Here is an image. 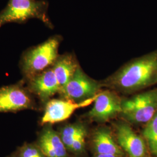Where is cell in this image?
<instances>
[{"label": "cell", "mask_w": 157, "mask_h": 157, "mask_svg": "<svg viewBox=\"0 0 157 157\" xmlns=\"http://www.w3.org/2000/svg\"><path fill=\"white\" fill-rule=\"evenodd\" d=\"M60 42L61 37L55 36L25 51L20 62L23 75L29 80L52 66L59 56Z\"/></svg>", "instance_id": "1"}, {"label": "cell", "mask_w": 157, "mask_h": 157, "mask_svg": "<svg viewBox=\"0 0 157 157\" xmlns=\"http://www.w3.org/2000/svg\"><path fill=\"white\" fill-rule=\"evenodd\" d=\"M48 6V2L44 0H9L0 11V29L7 23H25L32 19H39L52 28Z\"/></svg>", "instance_id": "2"}, {"label": "cell", "mask_w": 157, "mask_h": 157, "mask_svg": "<svg viewBox=\"0 0 157 157\" xmlns=\"http://www.w3.org/2000/svg\"><path fill=\"white\" fill-rule=\"evenodd\" d=\"M157 74V54L153 53L132 62L118 73L115 81L126 90L137 89L150 84Z\"/></svg>", "instance_id": "3"}, {"label": "cell", "mask_w": 157, "mask_h": 157, "mask_svg": "<svg viewBox=\"0 0 157 157\" xmlns=\"http://www.w3.org/2000/svg\"><path fill=\"white\" fill-rule=\"evenodd\" d=\"M157 112V90L136 95L122 103L121 113L135 124L147 123Z\"/></svg>", "instance_id": "4"}, {"label": "cell", "mask_w": 157, "mask_h": 157, "mask_svg": "<svg viewBox=\"0 0 157 157\" xmlns=\"http://www.w3.org/2000/svg\"><path fill=\"white\" fill-rule=\"evenodd\" d=\"M35 102L28 90L15 84L0 88V113L35 109Z\"/></svg>", "instance_id": "5"}, {"label": "cell", "mask_w": 157, "mask_h": 157, "mask_svg": "<svg viewBox=\"0 0 157 157\" xmlns=\"http://www.w3.org/2000/svg\"><path fill=\"white\" fill-rule=\"evenodd\" d=\"M99 94V93H98ZM98 94L81 102L54 99L50 100L45 106L41 124H53L65 121L70 118L76 110L89 106L94 102Z\"/></svg>", "instance_id": "6"}, {"label": "cell", "mask_w": 157, "mask_h": 157, "mask_svg": "<svg viewBox=\"0 0 157 157\" xmlns=\"http://www.w3.org/2000/svg\"><path fill=\"white\" fill-rule=\"evenodd\" d=\"M98 88L97 84L78 67L72 78L59 93L67 100L78 102L96 95Z\"/></svg>", "instance_id": "7"}, {"label": "cell", "mask_w": 157, "mask_h": 157, "mask_svg": "<svg viewBox=\"0 0 157 157\" xmlns=\"http://www.w3.org/2000/svg\"><path fill=\"white\" fill-rule=\"evenodd\" d=\"M28 80L30 90L43 101H46L60 91L59 84L52 67Z\"/></svg>", "instance_id": "8"}, {"label": "cell", "mask_w": 157, "mask_h": 157, "mask_svg": "<svg viewBox=\"0 0 157 157\" xmlns=\"http://www.w3.org/2000/svg\"><path fill=\"white\" fill-rule=\"evenodd\" d=\"M117 136L119 146L129 157H146L147 150L143 139L135 133L126 124L117 126Z\"/></svg>", "instance_id": "9"}, {"label": "cell", "mask_w": 157, "mask_h": 157, "mask_svg": "<svg viewBox=\"0 0 157 157\" xmlns=\"http://www.w3.org/2000/svg\"><path fill=\"white\" fill-rule=\"evenodd\" d=\"M122 112V103L115 95L109 91L99 93L90 111V118L97 121H107Z\"/></svg>", "instance_id": "10"}, {"label": "cell", "mask_w": 157, "mask_h": 157, "mask_svg": "<svg viewBox=\"0 0 157 157\" xmlns=\"http://www.w3.org/2000/svg\"><path fill=\"white\" fill-rule=\"evenodd\" d=\"M36 144L45 157H68L60 135L50 128H45L41 132Z\"/></svg>", "instance_id": "11"}, {"label": "cell", "mask_w": 157, "mask_h": 157, "mask_svg": "<svg viewBox=\"0 0 157 157\" xmlns=\"http://www.w3.org/2000/svg\"><path fill=\"white\" fill-rule=\"evenodd\" d=\"M78 67L71 55L58 56L52 68L60 86V90L72 78Z\"/></svg>", "instance_id": "12"}, {"label": "cell", "mask_w": 157, "mask_h": 157, "mask_svg": "<svg viewBox=\"0 0 157 157\" xmlns=\"http://www.w3.org/2000/svg\"><path fill=\"white\" fill-rule=\"evenodd\" d=\"M95 151L98 154L112 155L122 157L124 152L115 142L111 133L107 129L97 130L93 139Z\"/></svg>", "instance_id": "13"}, {"label": "cell", "mask_w": 157, "mask_h": 157, "mask_svg": "<svg viewBox=\"0 0 157 157\" xmlns=\"http://www.w3.org/2000/svg\"><path fill=\"white\" fill-rule=\"evenodd\" d=\"M143 135L152 155L157 157V112L147 123Z\"/></svg>", "instance_id": "14"}, {"label": "cell", "mask_w": 157, "mask_h": 157, "mask_svg": "<svg viewBox=\"0 0 157 157\" xmlns=\"http://www.w3.org/2000/svg\"><path fill=\"white\" fill-rule=\"evenodd\" d=\"M83 128L82 125L73 124L67 125L62 129L59 135L67 151L70 150L76 136Z\"/></svg>", "instance_id": "15"}, {"label": "cell", "mask_w": 157, "mask_h": 157, "mask_svg": "<svg viewBox=\"0 0 157 157\" xmlns=\"http://www.w3.org/2000/svg\"><path fill=\"white\" fill-rule=\"evenodd\" d=\"M17 151L21 157H45L36 143H25Z\"/></svg>", "instance_id": "16"}, {"label": "cell", "mask_w": 157, "mask_h": 157, "mask_svg": "<svg viewBox=\"0 0 157 157\" xmlns=\"http://www.w3.org/2000/svg\"><path fill=\"white\" fill-rule=\"evenodd\" d=\"M86 135V131L84 128L82 129L72 143L71 147L69 151L74 153H80L83 151L85 145V137Z\"/></svg>", "instance_id": "17"}, {"label": "cell", "mask_w": 157, "mask_h": 157, "mask_svg": "<svg viewBox=\"0 0 157 157\" xmlns=\"http://www.w3.org/2000/svg\"><path fill=\"white\" fill-rule=\"evenodd\" d=\"M118 157L115 156V155H107V154H98L96 155L95 157Z\"/></svg>", "instance_id": "18"}, {"label": "cell", "mask_w": 157, "mask_h": 157, "mask_svg": "<svg viewBox=\"0 0 157 157\" xmlns=\"http://www.w3.org/2000/svg\"><path fill=\"white\" fill-rule=\"evenodd\" d=\"M7 157H21L19 155V154H17V151L15 152H14L13 153H12V154L11 155H8Z\"/></svg>", "instance_id": "19"}]
</instances>
